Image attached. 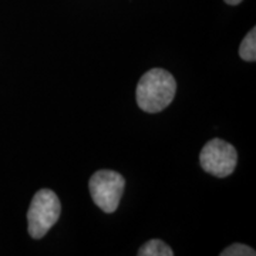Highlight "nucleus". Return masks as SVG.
<instances>
[{"instance_id": "f257e3e1", "label": "nucleus", "mask_w": 256, "mask_h": 256, "mask_svg": "<svg viewBox=\"0 0 256 256\" xmlns=\"http://www.w3.org/2000/svg\"><path fill=\"white\" fill-rule=\"evenodd\" d=\"M175 92L176 82L172 74L164 68H151L138 82L136 100L141 110L154 114L172 102Z\"/></svg>"}, {"instance_id": "7ed1b4c3", "label": "nucleus", "mask_w": 256, "mask_h": 256, "mask_svg": "<svg viewBox=\"0 0 256 256\" xmlns=\"http://www.w3.org/2000/svg\"><path fill=\"white\" fill-rule=\"evenodd\" d=\"M126 188L124 176L111 170H100L92 175L88 190L94 204L106 214H114L118 208Z\"/></svg>"}, {"instance_id": "6e6552de", "label": "nucleus", "mask_w": 256, "mask_h": 256, "mask_svg": "<svg viewBox=\"0 0 256 256\" xmlns=\"http://www.w3.org/2000/svg\"><path fill=\"white\" fill-rule=\"evenodd\" d=\"M226 4H230V6H236L239 3H242V0H224Z\"/></svg>"}, {"instance_id": "0eeeda50", "label": "nucleus", "mask_w": 256, "mask_h": 256, "mask_svg": "<svg viewBox=\"0 0 256 256\" xmlns=\"http://www.w3.org/2000/svg\"><path fill=\"white\" fill-rule=\"evenodd\" d=\"M256 252L244 244H234L220 252V256H255Z\"/></svg>"}, {"instance_id": "20e7f679", "label": "nucleus", "mask_w": 256, "mask_h": 256, "mask_svg": "<svg viewBox=\"0 0 256 256\" xmlns=\"http://www.w3.org/2000/svg\"><path fill=\"white\" fill-rule=\"evenodd\" d=\"M200 162L205 172L216 178H225L235 171L238 164V152L232 144L220 138H214L201 150Z\"/></svg>"}, {"instance_id": "39448f33", "label": "nucleus", "mask_w": 256, "mask_h": 256, "mask_svg": "<svg viewBox=\"0 0 256 256\" xmlns=\"http://www.w3.org/2000/svg\"><path fill=\"white\" fill-rule=\"evenodd\" d=\"M140 256H172L174 250L161 239H151L138 250Z\"/></svg>"}, {"instance_id": "f03ea898", "label": "nucleus", "mask_w": 256, "mask_h": 256, "mask_svg": "<svg viewBox=\"0 0 256 256\" xmlns=\"http://www.w3.org/2000/svg\"><path fill=\"white\" fill-rule=\"evenodd\" d=\"M62 212L60 200L52 190L34 194L28 210V234L33 239H42L57 224Z\"/></svg>"}, {"instance_id": "423d86ee", "label": "nucleus", "mask_w": 256, "mask_h": 256, "mask_svg": "<svg viewBox=\"0 0 256 256\" xmlns=\"http://www.w3.org/2000/svg\"><path fill=\"white\" fill-rule=\"evenodd\" d=\"M239 57L245 62H252V63L256 60V28H250V32L240 42Z\"/></svg>"}]
</instances>
